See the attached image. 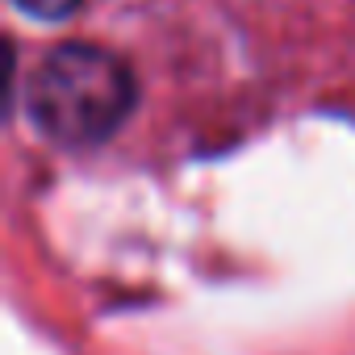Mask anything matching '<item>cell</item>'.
I'll return each mask as SVG.
<instances>
[{"label":"cell","mask_w":355,"mask_h":355,"mask_svg":"<svg viewBox=\"0 0 355 355\" xmlns=\"http://www.w3.org/2000/svg\"><path fill=\"white\" fill-rule=\"evenodd\" d=\"M30 117L34 125L71 150L109 142L138 105V80L130 63L92 42L51 46L30 76Z\"/></svg>","instance_id":"cell-1"},{"label":"cell","mask_w":355,"mask_h":355,"mask_svg":"<svg viewBox=\"0 0 355 355\" xmlns=\"http://www.w3.org/2000/svg\"><path fill=\"white\" fill-rule=\"evenodd\" d=\"M13 5L21 9V13H30V17H38V21H67L84 0H13Z\"/></svg>","instance_id":"cell-2"}]
</instances>
